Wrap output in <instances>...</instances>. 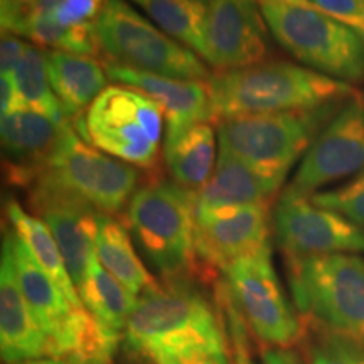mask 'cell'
Returning <instances> with one entry per match:
<instances>
[{
  "instance_id": "44dd1931",
  "label": "cell",
  "mask_w": 364,
  "mask_h": 364,
  "mask_svg": "<svg viewBox=\"0 0 364 364\" xmlns=\"http://www.w3.org/2000/svg\"><path fill=\"white\" fill-rule=\"evenodd\" d=\"M279 189L253 171L248 164L228 152H221L211 177L198 191L196 208H230L250 204H270Z\"/></svg>"
},
{
  "instance_id": "7a4b0ae2",
  "label": "cell",
  "mask_w": 364,
  "mask_h": 364,
  "mask_svg": "<svg viewBox=\"0 0 364 364\" xmlns=\"http://www.w3.org/2000/svg\"><path fill=\"white\" fill-rule=\"evenodd\" d=\"M156 284L136 299L125 327L130 351L154 358L186 349L226 346L220 318L209 300L181 279Z\"/></svg>"
},
{
  "instance_id": "277c9868",
  "label": "cell",
  "mask_w": 364,
  "mask_h": 364,
  "mask_svg": "<svg viewBox=\"0 0 364 364\" xmlns=\"http://www.w3.org/2000/svg\"><path fill=\"white\" fill-rule=\"evenodd\" d=\"M196 206V191L161 177L140 184L127 206V226L149 262L167 280L184 279L198 262Z\"/></svg>"
},
{
  "instance_id": "5b68a950",
  "label": "cell",
  "mask_w": 364,
  "mask_h": 364,
  "mask_svg": "<svg viewBox=\"0 0 364 364\" xmlns=\"http://www.w3.org/2000/svg\"><path fill=\"white\" fill-rule=\"evenodd\" d=\"M297 312L316 329L364 339V260L353 253L287 258Z\"/></svg>"
},
{
  "instance_id": "8d00e7d4",
  "label": "cell",
  "mask_w": 364,
  "mask_h": 364,
  "mask_svg": "<svg viewBox=\"0 0 364 364\" xmlns=\"http://www.w3.org/2000/svg\"><path fill=\"white\" fill-rule=\"evenodd\" d=\"M263 364H307L297 351L290 348H270L263 354Z\"/></svg>"
},
{
  "instance_id": "f546056e",
  "label": "cell",
  "mask_w": 364,
  "mask_h": 364,
  "mask_svg": "<svg viewBox=\"0 0 364 364\" xmlns=\"http://www.w3.org/2000/svg\"><path fill=\"white\" fill-rule=\"evenodd\" d=\"M307 364H364V339L312 327Z\"/></svg>"
},
{
  "instance_id": "1f68e13d",
  "label": "cell",
  "mask_w": 364,
  "mask_h": 364,
  "mask_svg": "<svg viewBox=\"0 0 364 364\" xmlns=\"http://www.w3.org/2000/svg\"><path fill=\"white\" fill-rule=\"evenodd\" d=\"M107 0H63L53 19L65 27L95 26Z\"/></svg>"
},
{
  "instance_id": "3957f363",
  "label": "cell",
  "mask_w": 364,
  "mask_h": 364,
  "mask_svg": "<svg viewBox=\"0 0 364 364\" xmlns=\"http://www.w3.org/2000/svg\"><path fill=\"white\" fill-rule=\"evenodd\" d=\"M343 103L314 110L241 115L218 122L220 150L248 164L280 189L299 159H304Z\"/></svg>"
},
{
  "instance_id": "f35d334b",
  "label": "cell",
  "mask_w": 364,
  "mask_h": 364,
  "mask_svg": "<svg viewBox=\"0 0 364 364\" xmlns=\"http://www.w3.org/2000/svg\"><path fill=\"white\" fill-rule=\"evenodd\" d=\"M258 2H285V4H294V6H302V7H316L311 0H258Z\"/></svg>"
},
{
  "instance_id": "9a60e30c",
  "label": "cell",
  "mask_w": 364,
  "mask_h": 364,
  "mask_svg": "<svg viewBox=\"0 0 364 364\" xmlns=\"http://www.w3.org/2000/svg\"><path fill=\"white\" fill-rule=\"evenodd\" d=\"M270 204L230 208H196L194 247L198 260L226 270L240 258L270 247L268 223Z\"/></svg>"
},
{
  "instance_id": "7c38bea8",
  "label": "cell",
  "mask_w": 364,
  "mask_h": 364,
  "mask_svg": "<svg viewBox=\"0 0 364 364\" xmlns=\"http://www.w3.org/2000/svg\"><path fill=\"white\" fill-rule=\"evenodd\" d=\"M363 171L364 91H356L318 134L287 189L312 196L318 188L351 179Z\"/></svg>"
},
{
  "instance_id": "d4e9b609",
  "label": "cell",
  "mask_w": 364,
  "mask_h": 364,
  "mask_svg": "<svg viewBox=\"0 0 364 364\" xmlns=\"http://www.w3.org/2000/svg\"><path fill=\"white\" fill-rule=\"evenodd\" d=\"M81 304L105 327L120 334L134 311L136 297L105 268L97 255L90 258L85 279L78 285Z\"/></svg>"
},
{
  "instance_id": "e0dca14e",
  "label": "cell",
  "mask_w": 364,
  "mask_h": 364,
  "mask_svg": "<svg viewBox=\"0 0 364 364\" xmlns=\"http://www.w3.org/2000/svg\"><path fill=\"white\" fill-rule=\"evenodd\" d=\"M105 70L108 78L142 91L162 108L167 120L166 140L179 135L191 125L209 124L213 120L211 97L206 81L167 78L110 63H105Z\"/></svg>"
},
{
  "instance_id": "8fae6325",
  "label": "cell",
  "mask_w": 364,
  "mask_h": 364,
  "mask_svg": "<svg viewBox=\"0 0 364 364\" xmlns=\"http://www.w3.org/2000/svg\"><path fill=\"white\" fill-rule=\"evenodd\" d=\"M273 231L287 258L364 252V230L311 196L285 189L273 208Z\"/></svg>"
},
{
  "instance_id": "603a6c76",
  "label": "cell",
  "mask_w": 364,
  "mask_h": 364,
  "mask_svg": "<svg viewBox=\"0 0 364 364\" xmlns=\"http://www.w3.org/2000/svg\"><path fill=\"white\" fill-rule=\"evenodd\" d=\"M167 169L172 181L182 188L203 189L213 174L216 157V135L209 124H196L179 135L166 140L164 145Z\"/></svg>"
},
{
  "instance_id": "7402d4cb",
  "label": "cell",
  "mask_w": 364,
  "mask_h": 364,
  "mask_svg": "<svg viewBox=\"0 0 364 364\" xmlns=\"http://www.w3.org/2000/svg\"><path fill=\"white\" fill-rule=\"evenodd\" d=\"M120 336L85 307L73 309L56 338L49 341V356L71 364H110Z\"/></svg>"
},
{
  "instance_id": "d590c367",
  "label": "cell",
  "mask_w": 364,
  "mask_h": 364,
  "mask_svg": "<svg viewBox=\"0 0 364 364\" xmlns=\"http://www.w3.org/2000/svg\"><path fill=\"white\" fill-rule=\"evenodd\" d=\"M0 108H2V117H7L14 112L21 110V108H26L24 103H22L19 90H17L14 75L0 78Z\"/></svg>"
},
{
  "instance_id": "74e56055",
  "label": "cell",
  "mask_w": 364,
  "mask_h": 364,
  "mask_svg": "<svg viewBox=\"0 0 364 364\" xmlns=\"http://www.w3.org/2000/svg\"><path fill=\"white\" fill-rule=\"evenodd\" d=\"M17 364H71V363L63 361V359H56V358H39V359H31V361L17 363Z\"/></svg>"
},
{
  "instance_id": "d6986e66",
  "label": "cell",
  "mask_w": 364,
  "mask_h": 364,
  "mask_svg": "<svg viewBox=\"0 0 364 364\" xmlns=\"http://www.w3.org/2000/svg\"><path fill=\"white\" fill-rule=\"evenodd\" d=\"M4 241L11 248L17 282H19L22 294L38 318L39 326L43 327L48 339L51 341L56 338L73 311L71 304L68 302L44 268L39 265V262L36 260L24 241L16 235V231L7 233Z\"/></svg>"
},
{
  "instance_id": "ffe728a7",
  "label": "cell",
  "mask_w": 364,
  "mask_h": 364,
  "mask_svg": "<svg viewBox=\"0 0 364 364\" xmlns=\"http://www.w3.org/2000/svg\"><path fill=\"white\" fill-rule=\"evenodd\" d=\"M48 73L53 91L70 122L83 115L86 108L107 88L108 75L105 65H100V61L91 56L49 51Z\"/></svg>"
},
{
  "instance_id": "52a82bcc",
  "label": "cell",
  "mask_w": 364,
  "mask_h": 364,
  "mask_svg": "<svg viewBox=\"0 0 364 364\" xmlns=\"http://www.w3.org/2000/svg\"><path fill=\"white\" fill-rule=\"evenodd\" d=\"M107 63L177 80L208 81L213 73L179 41L145 19L125 0H107L95 22Z\"/></svg>"
},
{
  "instance_id": "f1b7e54d",
  "label": "cell",
  "mask_w": 364,
  "mask_h": 364,
  "mask_svg": "<svg viewBox=\"0 0 364 364\" xmlns=\"http://www.w3.org/2000/svg\"><path fill=\"white\" fill-rule=\"evenodd\" d=\"M21 36L33 41L38 48H48L51 51H65L91 58L100 54L95 26L65 27L48 16L31 21Z\"/></svg>"
},
{
  "instance_id": "2e32d148",
  "label": "cell",
  "mask_w": 364,
  "mask_h": 364,
  "mask_svg": "<svg viewBox=\"0 0 364 364\" xmlns=\"http://www.w3.org/2000/svg\"><path fill=\"white\" fill-rule=\"evenodd\" d=\"M66 125H59L31 108L2 117L4 174L9 184L29 189L44 176Z\"/></svg>"
},
{
  "instance_id": "ac0fdd59",
  "label": "cell",
  "mask_w": 364,
  "mask_h": 364,
  "mask_svg": "<svg viewBox=\"0 0 364 364\" xmlns=\"http://www.w3.org/2000/svg\"><path fill=\"white\" fill-rule=\"evenodd\" d=\"M0 353L7 364L49 356V339L22 294L6 241L0 267Z\"/></svg>"
},
{
  "instance_id": "4dcf8cb0",
  "label": "cell",
  "mask_w": 364,
  "mask_h": 364,
  "mask_svg": "<svg viewBox=\"0 0 364 364\" xmlns=\"http://www.w3.org/2000/svg\"><path fill=\"white\" fill-rule=\"evenodd\" d=\"M317 206L339 213L354 225L364 228V171L344 184L311 196Z\"/></svg>"
},
{
  "instance_id": "836d02e7",
  "label": "cell",
  "mask_w": 364,
  "mask_h": 364,
  "mask_svg": "<svg viewBox=\"0 0 364 364\" xmlns=\"http://www.w3.org/2000/svg\"><path fill=\"white\" fill-rule=\"evenodd\" d=\"M150 359L154 364H230L226 346H206L179 353L157 354Z\"/></svg>"
},
{
  "instance_id": "9c48e42d",
  "label": "cell",
  "mask_w": 364,
  "mask_h": 364,
  "mask_svg": "<svg viewBox=\"0 0 364 364\" xmlns=\"http://www.w3.org/2000/svg\"><path fill=\"white\" fill-rule=\"evenodd\" d=\"M44 176L78 194L103 215L129 206L140 188V172L130 164L112 159L91 145L68 124Z\"/></svg>"
},
{
  "instance_id": "484cf974",
  "label": "cell",
  "mask_w": 364,
  "mask_h": 364,
  "mask_svg": "<svg viewBox=\"0 0 364 364\" xmlns=\"http://www.w3.org/2000/svg\"><path fill=\"white\" fill-rule=\"evenodd\" d=\"M7 216L12 223L16 235L27 245V248L34 255L39 265L44 268L68 302L71 304V307H83L78 289H76L75 282H73L70 272H68L61 250H59L56 240H54L49 228L44 225V221L39 220L38 216H31L16 201L7 204Z\"/></svg>"
},
{
  "instance_id": "6da1fadb",
  "label": "cell",
  "mask_w": 364,
  "mask_h": 364,
  "mask_svg": "<svg viewBox=\"0 0 364 364\" xmlns=\"http://www.w3.org/2000/svg\"><path fill=\"white\" fill-rule=\"evenodd\" d=\"M213 122L241 115L314 110L343 103L356 90L306 66L265 61L243 70L213 73L208 81Z\"/></svg>"
},
{
  "instance_id": "ba28073f",
  "label": "cell",
  "mask_w": 364,
  "mask_h": 364,
  "mask_svg": "<svg viewBox=\"0 0 364 364\" xmlns=\"http://www.w3.org/2000/svg\"><path fill=\"white\" fill-rule=\"evenodd\" d=\"M162 125V108L142 91L125 85L107 86L88 110L73 122L86 142L147 171L157 166Z\"/></svg>"
},
{
  "instance_id": "30bf717a",
  "label": "cell",
  "mask_w": 364,
  "mask_h": 364,
  "mask_svg": "<svg viewBox=\"0 0 364 364\" xmlns=\"http://www.w3.org/2000/svg\"><path fill=\"white\" fill-rule=\"evenodd\" d=\"M225 273L230 295L258 339L270 348H292L302 338V324L273 268L270 247L233 262Z\"/></svg>"
},
{
  "instance_id": "8992f818",
  "label": "cell",
  "mask_w": 364,
  "mask_h": 364,
  "mask_svg": "<svg viewBox=\"0 0 364 364\" xmlns=\"http://www.w3.org/2000/svg\"><path fill=\"white\" fill-rule=\"evenodd\" d=\"M273 38L309 70L334 80L356 83L364 78V41L316 7L260 2Z\"/></svg>"
},
{
  "instance_id": "83f0119b",
  "label": "cell",
  "mask_w": 364,
  "mask_h": 364,
  "mask_svg": "<svg viewBox=\"0 0 364 364\" xmlns=\"http://www.w3.org/2000/svg\"><path fill=\"white\" fill-rule=\"evenodd\" d=\"M14 80L26 108L51 118L59 125L70 124L49 81L48 53L41 51L38 46L27 44L24 56L14 71Z\"/></svg>"
},
{
  "instance_id": "cb8c5ba5",
  "label": "cell",
  "mask_w": 364,
  "mask_h": 364,
  "mask_svg": "<svg viewBox=\"0 0 364 364\" xmlns=\"http://www.w3.org/2000/svg\"><path fill=\"white\" fill-rule=\"evenodd\" d=\"M95 255L100 263L135 297L157 284L136 255L127 228L115 218L103 213L98 215Z\"/></svg>"
},
{
  "instance_id": "e575fe53",
  "label": "cell",
  "mask_w": 364,
  "mask_h": 364,
  "mask_svg": "<svg viewBox=\"0 0 364 364\" xmlns=\"http://www.w3.org/2000/svg\"><path fill=\"white\" fill-rule=\"evenodd\" d=\"M26 43L17 36L2 33V43H0V63H2V76H12L17 65L24 56Z\"/></svg>"
},
{
  "instance_id": "4316f807",
  "label": "cell",
  "mask_w": 364,
  "mask_h": 364,
  "mask_svg": "<svg viewBox=\"0 0 364 364\" xmlns=\"http://www.w3.org/2000/svg\"><path fill=\"white\" fill-rule=\"evenodd\" d=\"M161 27L203 58L209 0H132Z\"/></svg>"
},
{
  "instance_id": "4fadbf2b",
  "label": "cell",
  "mask_w": 364,
  "mask_h": 364,
  "mask_svg": "<svg viewBox=\"0 0 364 364\" xmlns=\"http://www.w3.org/2000/svg\"><path fill=\"white\" fill-rule=\"evenodd\" d=\"M268 26L255 0H209L203 59L215 73L265 63Z\"/></svg>"
},
{
  "instance_id": "d6a6232c",
  "label": "cell",
  "mask_w": 364,
  "mask_h": 364,
  "mask_svg": "<svg viewBox=\"0 0 364 364\" xmlns=\"http://www.w3.org/2000/svg\"><path fill=\"white\" fill-rule=\"evenodd\" d=\"M318 11L364 36V0H311Z\"/></svg>"
},
{
  "instance_id": "5bb4252c",
  "label": "cell",
  "mask_w": 364,
  "mask_h": 364,
  "mask_svg": "<svg viewBox=\"0 0 364 364\" xmlns=\"http://www.w3.org/2000/svg\"><path fill=\"white\" fill-rule=\"evenodd\" d=\"M27 191L31 206L53 233L78 289L95 253L100 211L48 176H41Z\"/></svg>"
}]
</instances>
